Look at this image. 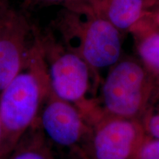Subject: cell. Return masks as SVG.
Wrapping results in <instances>:
<instances>
[{"label": "cell", "instance_id": "8992f818", "mask_svg": "<svg viewBox=\"0 0 159 159\" xmlns=\"http://www.w3.org/2000/svg\"><path fill=\"white\" fill-rule=\"evenodd\" d=\"M38 123L47 140L71 152L83 144L90 132V125L80 110L57 98L50 91L40 111Z\"/></svg>", "mask_w": 159, "mask_h": 159}, {"label": "cell", "instance_id": "5bb4252c", "mask_svg": "<svg viewBox=\"0 0 159 159\" xmlns=\"http://www.w3.org/2000/svg\"><path fill=\"white\" fill-rule=\"evenodd\" d=\"M11 7V5L8 0H0V30L2 27L6 16Z\"/></svg>", "mask_w": 159, "mask_h": 159}, {"label": "cell", "instance_id": "8fae6325", "mask_svg": "<svg viewBox=\"0 0 159 159\" xmlns=\"http://www.w3.org/2000/svg\"><path fill=\"white\" fill-rule=\"evenodd\" d=\"M137 159H159V139L147 136L141 147Z\"/></svg>", "mask_w": 159, "mask_h": 159}, {"label": "cell", "instance_id": "4fadbf2b", "mask_svg": "<svg viewBox=\"0 0 159 159\" xmlns=\"http://www.w3.org/2000/svg\"><path fill=\"white\" fill-rule=\"evenodd\" d=\"M69 0H22L24 6L27 7H43L57 5V4H65Z\"/></svg>", "mask_w": 159, "mask_h": 159}, {"label": "cell", "instance_id": "7c38bea8", "mask_svg": "<svg viewBox=\"0 0 159 159\" xmlns=\"http://www.w3.org/2000/svg\"><path fill=\"white\" fill-rule=\"evenodd\" d=\"M145 134L150 135L153 139H159V113L149 114L145 113L141 119Z\"/></svg>", "mask_w": 159, "mask_h": 159}, {"label": "cell", "instance_id": "52a82bcc", "mask_svg": "<svg viewBox=\"0 0 159 159\" xmlns=\"http://www.w3.org/2000/svg\"><path fill=\"white\" fill-rule=\"evenodd\" d=\"M36 32L24 12L11 6L0 30V93L22 69Z\"/></svg>", "mask_w": 159, "mask_h": 159}, {"label": "cell", "instance_id": "2e32d148", "mask_svg": "<svg viewBox=\"0 0 159 159\" xmlns=\"http://www.w3.org/2000/svg\"><path fill=\"white\" fill-rule=\"evenodd\" d=\"M156 20L157 21V22H158V24L159 25V10L157 12L156 15Z\"/></svg>", "mask_w": 159, "mask_h": 159}, {"label": "cell", "instance_id": "277c9868", "mask_svg": "<svg viewBox=\"0 0 159 159\" xmlns=\"http://www.w3.org/2000/svg\"><path fill=\"white\" fill-rule=\"evenodd\" d=\"M39 40L47 65L51 91L55 97L77 107L85 114L93 106L94 98L87 97L91 78L96 75L80 56L69 49L53 32L39 33Z\"/></svg>", "mask_w": 159, "mask_h": 159}, {"label": "cell", "instance_id": "6da1fadb", "mask_svg": "<svg viewBox=\"0 0 159 159\" xmlns=\"http://www.w3.org/2000/svg\"><path fill=\"white\" fill-rule=\"evenodd\" d=\"M51 91L39 32L21 70L0 93L3 131L0 159H8L21 139L37 122Z\"/></svg>", "mask_w": 159, "mask_h": 159}, {"label": "cell", "instance_id": "9c48e42d", "mask_svg": "<svg viewBox=\"0 0 159 159\" xmlns=\"http://www.w3.org/2000/svg\"><path fill=\"white\" fill-rule=\"evenodd\" d=\"M144 16L130 32L140 63L150 74L159 76V32L149 28Z\"/></svg>", "mask_w": 159, "mask_h": 159}, {"label": "cell", "instance_id": "5b68a950", "mask_svg": "<svg viewBox=\"0 0 159 159\" xmlns=\"http://www.w3.org/2000/svg\"><path fill=\"white\" fill-rule=\"evenodd\" d=\"M90 127L85 142L72 152L78 159H137L147 137L136 119L100 114Z\"/></svg>", "mask_w": 159, "mask_h": 159}, {"label": "cell", "instance_id": "9a60e30c", "mask_svg": "<svg viewBox=\"0 0 159 159\" xmlns=\"http://www.w3.org/2000/svg\"><path fill=\"white\" fill-rule=\"evenodd\" d=\"M2 139H3V131H2V126L1 119H0V152H1L2 144Z\"/></svg>", "mask_w": 159, "mask_h": 159}, {"label": "cell", "instance_id": "ba28073f", "mask_svg": "<svg viewBox=\"0 0 159 159\" xmlns=\"http://www.w3.org/2000/svg\"><path fill=\"white\" fill-rule=\"evenodd\" d=\"M104 18L121 33L131 29L148 12L149 0H77Z\"/></svg>", "mask_w": 159, "mask_h": 159}, {"label": "cell", "instance_id": "3957f363", "mask_svg": "<svg viewBox=\"0 0 159 159\" xmlns=\"http://www.w3.org/2000/svg\"><path fill=\"white\" fill-rule=\"evenodd\" d=\"M150 74L137 60L126 58L111 67L95 103L101 114L141 119L151 92Z\"/></svg>", "mask_w": 159, "mask_h": 159}, {"label": "cell", "instance_id": "e0dca14e", "mask_svg": "<svg viewBox=\"0 0 159 159\" xmlns=\"http://www.w3.org/2000/svg\"><path fill=\"white\" fill-rule=\"evenodd\" d=\"M158 2H159V0H158Z\"/></svg>", "mask_w": 159, "mask_h": 159}, {"label": "cell", "instance_id": "30bf717a", "mask_svg": "<svg viewBox=\"0 0 159 159\" xmlns=\"http://www.w3.org/2000/svg\"><path fill=\"white\" fill-rule=\"evenodd\" d=\"M8 159H53L48 140L38 121L21 139Z\"/></svg>", "mask_w": 159, "mask_h": 159}, {"label": "cell", "instance_id": "7a4b0ae2", "mask_svg": "<svg viewBox=\"0 0 159 159\" xmlns=\"http://www.w3.org/2000/svg\"><path fill=\"white\" fill-rule=\"evenodd\" d=\"M54 22L66 47L80 56L96 74L120 60L122 33L88 6L69 0Z\"/></svg>", "mask_w": 159, "mask_h": 159}]
</instances>
